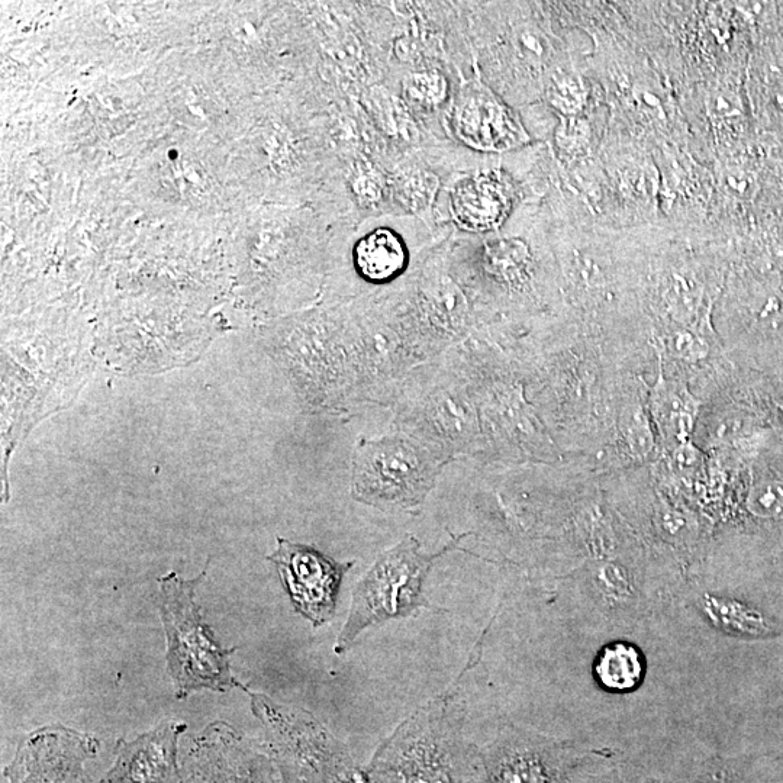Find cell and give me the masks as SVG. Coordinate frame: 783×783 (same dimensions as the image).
<instances>
[{
  "label": "cell",
  "instance_id": "1",
  "mask_svg": "<svg viewBox=\"0 0 783 783\" xmlns=\"http://www.w3.org/2000/svg\"><path fill=\"white\" fill-rule=\"evenodd\" d=\"M391 406L398 431L447 463L488 453L475 395L451 348L415 367Z\"/></svg>",
  "mask_w": 783,
  "mask_h": 783
},
{
  "label": "cell",
  "instance_id": "2",
  "mask_svg": "<svg viewBox=\"0 0 783 783\" xmlns=\"http://www.w3.org/2000/svg\"><path fill=\"white\" fill-rule=\"evenodd\" d=\"M354 404L391 406L406 376L425 363L399 311L395 288L344 302Z\"/></svg>",
  "mask_w": 783,
  "mask_h": 783
},
{
  "label": "cell",
  "instance_id": "3",
  "mask_svg": "<svg viewBox=\"0 0 783 783\" xmlns=\"http://www.w3.org/2000/svg\"><path fill=\"white\" fill-rule=\"evenodd\" d=\"M206 567L198 578L185 579L176 572H169L159 579V611L166 633L167 670L177 699H185L203 689L228 692L240 686L247 691L231 673L230 657L237 652V647L225 649L218 643L196 601V588L205 579Z\"/></svg>",
  "mask_w": 783,
  "mask_h": 783
},
{
  "label": "cell",
  "instance_id": "4",
  "mask_svg": "<svg viewBox=\"0 0 783 783\" xmlns=\"http://www.w3.org/2000/svg\"><path fill=\"white\" fill-rule=\"evenodd\" d=\"M450 238L424 251L404 282L395 288L402 319L425 363L486 324L451 273Z\"/></svg>",
  "mask_w": 783,
  "mask_h": 783
},
{
  "label": "cell",
  "instance_id": "5",
  "mask_svg": "<svg viewBox=\"0 0 783 783\" xmlns=\"http://www.w3.org/2000/svg\"><path fill=\"white\" fill-rule=\"evenodd\" d=\"M462 536H453L438 553L425 554L420 541L406 536L398 546L377 557L369 572L354 588L348 618L335 643V653L347 652L359 634L370 625L386 623L395 618L408 617L418 609H437L428 604L422 586L431 567L444 554L462 550Z\"/></svg>",
  "mask_w": 783,
  "mask_h": 783
},
{
  "label": "cell",
  "instance_id": "6",
  "mask_svg": "<svg viewBox=\"0 0 783 783\" xmlns=\"http://www.w3.org/2000/svg\"><path fill=\"white\" fill-rule=\"evenodd\" d=\"M334 238L354 286L350 301L395 288L424 251L446 240L438 238L420 218L408 215H383L354 227H335Z\"/></svg>",
  "mask_w": 783,
  "mask_h": 783
},
{
  "label": "cell",
  "instance_id": "7",
  "mask_svg": "<svg viewBox=\"0 0 783 783\" xmlns=\"http://www.w3.org/2000/svg\"><path fill=\"white\" fill-rule=\"evenodd\" d=\"M446 464L401 431L362 440L354 450L351 493L357 502L382 511H414L424 504Z\"/></svg>",
  "mask_w": 783,
  "mask_h": 783
},
{
  "label": "cell",
  "instance_id": "8",
  "mask_svg": "<svg viewBox=\"0 0 783 783\" xmlns=\"http://www.w3.org/2000/svg\"><path fill=\"white\" fill-rule=\"evenodd\" d=\"M517 193L495 156L478 154L451 174L437 205L440 238L498 231L511 219Z\"/></svg>",
  "mask_w": 783,
  "mask_h": 783
},
{
  "label": "cell",
  "instance_id": "9",
  "mask_svg": "<svg viewBox=\"0 0 783 783\" xmlns=\"http://www.w3.org/2000/svg\"><path fill=\"white\" fill-rule=\"evenodd\" d=\"M444 132L454 144L486 156L525 140L520 122L478 73L457 86L444 118Z\"/></svg>",
  "mask_w": 783,
  "mask_h": 783
},
{
  "label": "cell",
  "instance_id": "10",
  "mask_svg": "<svg viewBox=\"0 0 783 783\" xmlns=\"http://www.w3.org/2000/svg\"><path fill=\"white\" fill-rule=\"evenodd\" d=\"M483 783H569L588 759L566 744L508 733L480 750Z\"/></svg>",
  "mask_w": 783,
  "mask_h": 783
},
{
  "label": "cell",
  "instance_id": "11",
  "mask_svg": "<svg viewBox=\"0 0 783 783\" xmlns=\"http://www.w3.org/2000/svg\"><path fill=\"white\" fill-rule=\"evenodd\" d=\"M267 560L276 566L296 611L314 627L334 617L335 602L344 575L353 563H338L304 544L277 537L275 553Z\"/></svg>",
  "mask_w": 783,
  "mask_h": 783
},
{
  "label": "cell",
  "instance_id": "12",
  "mask_svg": "<svg viewBox=\"0 0 783 783\" xmlns=\"http://www.w3.org/2000/svg\"><path fill=\"white\" fill-rule=\"evenodd\" d=\"M99 741L63 725L38 728L19 744L5 769L9 783H85V763Z\"/></svg>",
  "mask_w": 783,
  "mask_h": 783
},
{
  "label": "cell",
  "instance_id": "13",
  "mask_svg": "<svg viewBox=\"0 0 783 783\" xmlns=\"http://www.w3.org/2000/svg\"><path fill=\"white\" fill-rule=\"evenodd\" d=\"M186 730L185 723L166 720L134 740H119L114 765L98 783H183L177 744Z\"/></svg>",
  "mask_w": 783,
  "mask_h": 783
},
{
  "label": "cell",
  "instance_id": "14",
  "mask_svg": "<svg viewBox=\"0 0 783 783\" xmlns=\"http://www.w3.org/2000/svg\"><path fill=\"white\" fill-rule=\"evenodd\" d=\"M460 82L462 77L451 64L434 60L393 74L385 85L398 93L408 111L428 134L449 140L444 132V118Z\"/></svg>",
  "mask_w": 783,
  "mask_h": 783
},
{
  "label": "cell",
  "instance_id": "15",
  "mask_svg": "<svg viewBox=\"0 0 783 783\" xmlns=\"http://www.w3.org/2000/svg\"><path fill=\"white\" fill-rule=\"evenodd\" d=\"M652 411L660 430L670 440L688 441L696 417L695 399L682 386L660 377L652 395Z\"/></svg>",
  "mask_w": 783,
  "mask_h": 783
},
{
  "label": "cell",
  "instance_id": "16",
  "mask_svg": "<svg viewBox=\"0 0 783 783\" xmlns=\"http://www.w3.org/2000/svg\"><path fill=\"white\" fill-rule=\"evenodd\" d=\"M699 602L708 620L731 636L765 637L775 631L768 617L737 599L707 594Z\"/></svg>",
  "mask_w": 783,
  "mask_h": 783
},
{
  "label": "cell",
  "instance_id": "17",
  "mask_svg": "<svg viewBox=\"0 0 783 783\" xmlns=\"http://www.w3.org/2000/svg\"><path fill=\"white\" fill-rule=\"evenodd\" d=\"M595 678L611 692H628L643 681L644 663L636 647L614 643L599 653L594 665Z\"/></svg>",
  "mask_w": 783,
  "mask_h": 783
},
{
  "label": "cell",
  "instance_id": "18",
  "mask_svg": "<svg viewBox=\"0 0 783 783\" xmlns=\"http://www.w3.org/2000/svg\"><path fill=\"white\" fill-rule=\"evenodd\" d=\"M621 431L628 449L634 456L640 459L649 456L654 446L653 431L646 412L640 406H633L624 412Z\"/></svg>",
  "mask_w": 783,
  "mask_h": 783
},
{
  "label": "cell",
  "instance_id": "19",
  "mask_svg": "<svg viewBox=\"0 0 783 783\" xmlns=\"http://www.w3.org/2000/svg\"><path fill=\"white\" fill-rule=\"evenodd\" d=\"M747 507L759 518H776L783 514L782 480H766L754 486L747 499Z\"/></svg>",
  "mask_w": 783,
  "mask_h": 783
},
{
  "label": "cell",
  "instance_id": "20",
  "mask_svg": "<svg viewBox=\"0 0 783 783\" xmlns=\"http://www.w3.org/2000/svg\"><path fill=\"white\" fill-rule=\"evenodd\" d=\"M666 347L673 357L681 359L683 362L695 363L708 356L707 344L701 338L696 337L694 334L686 333V331L669 337Z\"/></svg>",
  "mask_w": 783,
  "mask_h": 783
},
{
  "label": "cell",
  "instance_id": "21",
  "mask_svg": "<svg viewBox=\"0 0 783 783\" xmlns=\"http://www.w3.org/2000/svg\"><path fill=\"white\" fill-rule=\"evenodd\" d=\"M673 460L681 470H692L701 463V453L688 441H683L675 449Z\"/></svg>",
  "mask_w": 783,
  "mask_h": 783
},
{
  "label": "cell",
  "instance_id": "22",
  "mask_svg": "<svg viewBox=\"0 0 783 783\" xmlns=\"http://www.w3.org/2000/svg\"><path fill=\"white\" fill-rule=\"evenodd\" d=\"M662 527L670 537L682 536L689 528L686 515L679 511H667L662 515Z\"/></svg>",
  "mask_w": 783,
  "mask_h": 783
}]
</instances>
